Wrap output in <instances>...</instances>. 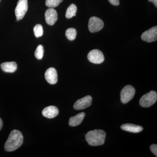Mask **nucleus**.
Returning a JSON list of instances; mask_svg holds the SVG:
<instances>
[{"mask_svg": "<svg viewBox=\"0 0 157 157\" xmlns=\"http://www.w3.org/2000/svg\"><path fill=\"white\" fill-rule=\"evenodd\" d=\"M23 142V136L21 132L18 130H13L5 144V150L9 152L14 151L22 145Z\"/></svg>", "mask_w": 157, "mask_h": 157, "instance_id": "obj_1", "label": "nucleus"}, {"mask_svg": "<svg viewBox=\"0 0 157 157\" xmlns=\"http://www.w3.org/2000/svg\"><path fill=\"white\" fill-rule=\"evenodd\" d=\"M106 135V133L103 130H95L88 132L85 138L90 145L99 146L104 143Z\"/></svg>", "mask_w": 157, "mask_h": 157, "instance_id": "obj_2", "label": "nucleus"}, {"mask_svg": "<svg viewBox=\"0 0 157 157\" xmlns=\"http://www.w3.org/2000/svg\"><path fill=\"white\" fill-rule=\"evenodd\" d=\"M157 100V93L154 91H151L141 97L139 103L141 107H149L155 103Z\"/></svg>", "mask_w": 157, "mask_h": 157, "instance_id": "obj_3", "label": "nucleus"}, {"mask_svg": "<svg viewBox=\"0 0 157 157\" xmlns=\"http://www.w3.org/2000/svg\"><path fill=\"white\" fill-rule=\"evenodd\" d=\"M135 90L132 85H127L121 90V100L122 103L126 104L132 100L135 96Z\"/></svg>", "mask_w": 157, "mask_h": 157, "instance_id": "obj_4", "label": "nucleus"}, {"mask_svg": "<svg viewBox=\"0 0 157 157\" xmlns=\"http://www.w3.org/2000/svg\"><path fill=\"white\" fill-rule=\"evenodd\" d=\"M28 9L27 0H19L15 9L16 21H19L24 17Z\"/></svg>", "mask_w": 157, "mask_h": 157, "instance_id": "obj_5", "label": "nucleus"}, {"mask_svg": "<svg viewBox=\"0 0 157 157\" xmlns=\"http://www.w3.org/2000/svg\"><path fill=\"white\" fill-rule=\"evenodd\" d=\"M104 27L103 21L97 17H90L89 21L88 29L91 33H94L101 31Z\"/></svg>", "mask_w": 157, "mask_h": 157, "instance_id": "obj_6", "label": "nucleus"}, {"mask_svg": "<svg viewBox=\"0 0 157 157\" xmlns=\"http://www.w3.org/2000/svg\"><path fill=\"white\" fill-rule=\"evenodd\" d=\"M89 61L94 64H101L104 60L103 53L98 49H94L90 52L87 56Z\"/></svg>", "mask_w": 157, "mask_h": 157, "instance_id": "obj_7", "label": "nucleus"}, {"mask_svg": "<svg viewBox=\"0 0 157 157\" xmlns=\"http://www.w3.org/2000/svg\"><path fill=\"white\" fill-rule=\"evenodd\" d=\"M92 98L90 96H86L77 100L74 105V109L81 110L89 107L92 104Z\"/></svg>", "mask_w": 157, "mask_h": 157, "instance_id": "obj_8", "label": "nucleus"}, {"mask_svg": "<svg viewBox=\"0 0 157 157\" xmlns=\"http://www.w3.org/2000/svg\"><path fill=\"white\" fill-rule=\"evenodd\" d=\"M143 41L147 42H151L156 41L157 39V26L153 27L148 30L145 31L141 36Z\"/></svg>", "mask_w": 157, "mask_h": 157, "instance_id": "obj_9", "label": "nucleus"}, {"mask_svg": "<svg viewBox=\"0 0 157 157\" xmlns=\"http://www.w3.org/2000/svg\"><path fill=\"white\" fill-rule=\"evenodd\" d=\"M45 19L46 23L50 25L55 24L58 19L57 13L53 8L47 9L45 13Z\"/></svg>", "mask_w": 157, "mask_h": 157, "instance_id": "obj_10", "label": "nucleus"}, {"mask_svg": "<svg viewBox=\"0 0 157 157\" xmlns=\"http://www.w3.org/2000/svg\"><path fill=\"white\" fill-rule=\"evenodd\" d=\"M45 78L46 81L50 84H55L58 81V75L56 70L54 68H50L45 73Z\"/></svg>", "mask_w": 157, "mask_h": 157, "instance_id": "obj_11", "label": "nucleus"}, {"mask_svg": "<svg viewBox=\"0 0 157 157\" xmlns=\"http://www.w3.org/2000/svg\"><path fill=\"white\" fill-rule=\"evenodd\" d=\"M59 109L55 106H51L45 107L42 110V115L48 118H53L59 114Z\"/></svg>", "mask_w": 157, "mask_h": 157, "instance_id": "obj_12", "label": "nucleus"}, {"mask_svg": "<svg viewBox=\"0 0 157 157\" xmlns=\"http://www.w3.org/2000/svg\"><path fill=\"white\" fill-rule=\"evenodd\" d=\"M121 128L124 131L135 133H139L143 130V127L132 124H124Z\"/></svg>", "mask_w": 157, "mask_h": 157, "instance_id": "obj_13", "label": "nucleus"}, {"mask_svg": "<svg viewBox=\"0 0 157 157\" xmlns=\"http://www.w3.org/2000/svg\"><path fill=\"white\" fill-rule=\"evenodd\" d=\"M85 116V113L82 112L78 113L75 116L72 117L70 118L69 120V125L71 127L77 126L82 122Z\"/></svg>", "mask_w": 157, "mask_h": 157, "instance_id": "obj_14", "label": "nucleus"}, {"mask_svg": "<svg viewBox=\"0 0 157 157\" xmlns=\"http://www.w3.org/2000/svg\"><path fill=\"white\" fill-rule=\"evenodd\" d=\"M1 68L6 73H13L17 69V65L14 62H6L1 65Z\"/></svg>", "mask_w": 157, "mask_h": 157, "instance_id": "obj_15", "label": "nucleus"}, {"mask_svg": "<svg viewBox=\"0 0 157 157\" xmlns=\"http://www.w3.org/2000/svg\"><path fill=\"white\" fill-rule=\"evenodd\" d=\"M77 10V7L76 5L74 4H71L67 9L66 14V17L69 19L76 16Z\"/></svg>", "mask_w": 157, "mask_h": 157, "instance_id": "obj_16", "label": "nucleus"}, {"mask_svg": "<svg viewBox=\"0 0 157 157\" xmlns=\"http://www.w3.org/2000/svg\"><path fill=\"white\" fill-rule=\"evenodd\" d=\"M77 32L74 28L67 29L66 32V36L67 39L70 41H73L76 39Z\"/></svg>", "mask_w": 157, "mask_h": 157, "instance_id": "obj_17", "label": "nucleus"}, {"mask_svg": "<svg viewBox=\"0 0 157 157\" xmlns=\"http://www.w3.org/2000/svg\"><path fill=\"white\" fill-rule=\"evenodd\" d=\"M63 0H46L45 5L49 8H54L57 7Z\"/></svg>", "mask_w": 157, "mask_h": 157, "instance_id": "obj_18", "label": "nucleus"}, {"mask_svg": "<svg viewBox=\"0 0 157 157\" xmlns=\"http://www.w3.org/2000/svg\"><path fill=\"white\" fill-rule=\"evenodd\" d=\"M34 33L37 38L41 37L43 34V27L40 24H37L34 28Z\"/></svg>", "mask_w": 157, "mask_h": 157, "instance_id": "obj_19", "label": "nucleus"}, {"mask_svg": "<svg viewBox=\"0 0 157 157\" xmlns=\"http://www.w3.org/2000/svg\"><path fill=\"white\" fill-rule=\"evenodd\" d=\"M44 54V48L42 45H39L35 51V55L38 59H42Z\"/></svg>", "mask_w": 157, "mask_h": 157, "instance_id": "obj_20", "label": "nucleus"}, {"mask_svg": "<svg viewBox=\"0 0 157 157\" xmlns=\"http://www.w3.org/2000/svg\"><path fill=\"white\" fill-rule=\"evenodd\" d=\"M151 151L156 156H157V145L156 144H152L151 145L150 147Z\"/></svg>", "mask_w": 157, "mask_h": 157, "instance_id": "obj_21", "label": "nucleus"}, {"mask_svg": "<svg viewBox=\"0 0 157 157\" xmlns=\"http://www.w3.org/2000/svg\"><path fill=\"white\" fill-rule=\"evenodd\" d=\"M110 4L114 6H118L119 5V0H108Z\"/></svg>", "mask_w": 157, "mask_h": 157, "instance_id": "obj_22", "label": "nucleus"}, {"mask_svg": "<svg viewBox=\"0 0 157 157\" xmlns=\"http://www.w3.org/2000/svg\"><path fill=\"white\" fill-rule=\"evenodd\" d=\"M148 1H149V2L153 3L155 6L156 7H157V0H148Z\"/></svg>", "mask_w": 157, "mask_h": 157, "instance_id": "obj_23", "label": "nucleus"}, {"mask_svg": "<svg viewBox=\"0 0 157 157\" xmlns=\"http://www.w3.org/2000/svg\"><path fill=\"white\" fill-rule=\"evenodd\" d=\"M3 121L2 119L0 118V131L2 130V128L3 127Z\"/></svg>", "mask_w": 157, "mask_h": 157, "instance_id": "obj_24", "label": "nucleus"}, {"mask_svg": "<svg viewBox=\"0 0 157 157\" xmlns=\"http://www.w3.org/2000/svg\"><path fill=\"white\" fill-rule=\"evenodd\" d=\"M0 1H1V0H0Z\"/></svg>", "mask_w": 157, "mask_h": 157, "instance_id": "obj_25", "label": "nucleus"}]
</instances>
